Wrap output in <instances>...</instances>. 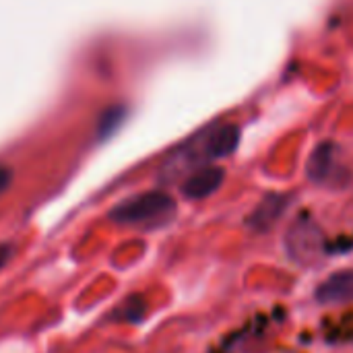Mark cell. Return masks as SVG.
Here are the masks:
<instances>
[{"label":"cell","mask_w":353,"mask_h":353,"mask_svg":"<svg viewBox=\"0 0 353 353\" xmlns=\"http://www.w3.org/2000/svg\"><path fill=\"white\" fill-rule=\"evenodd\" d=\"M178 213L176 201L163 190H149L118 203L110 211V219L118 225L141 230H159L174 221Z\"/></svg>","instance_id":"1"},{"label":"cell","mask_w":353,"mask_h":353,"mask_svg":"<svg viewBox=\"0 0 353 353\" xmlns=\"http://www.w3.org/2000/svg\"><path fill=\"white\" fill-rule=\"evenodd\" d=\"M285 248L298 265H314L325 254V236L321 228L308 219H298L285 236Z\"/></svg>","instance_id":"2"},{"label":"cell","mask_w":353,"mask_h":353,"mask_svg":"<svg viewBox=\"0 0 353 353\" xmlns=\"http://www.w3.org/2000/svg\"><path fill=\"white\" fill-rule=\"evenodd\" d=\"M290 207V196L288 194H279V192H271L267 194L259 205L256 209L248 215L246 223L250 230L259 232V234H265L269 232L285 213V209Z\"/></svg>","instance_id":"3"},{"label":"cell","mask_w":353,"mask_h":353,"mask_svg":"<svg viewBox=\"0 0 353 353\" xmlns=\"http://www.w3.org/2000/svg\"><path fill=\"white\" fill-rule=\"evenodd\" d=\"M223 170L221 168H215V165H209V168H201L196 172H192L184 184H182V194L190 201H201V199H207L211 196L213 192L219 190V186L223 184Z\"/></svg>","instance_id":"4"},{"label":"cell","mask_w":353,"mask_h":353,"mask_svg":"<svg viewBox=\"0 0 353 353\" xmlns=\"http://www.w3.org/2000/svg\"><path fill=\"white\" fill-rule=\"evenodd\" d=\"M316 302L325 306L335 304H350L353 302V271L345 269L339 273H333L329 279H325L316 290Z\"/></svg>","instance_id":"5"},{"label":"cell","mask_w":353,"mask_h":353,"mask_svg":"<svg viewBox=\"0 0 353 353\" xmlns=\"http://www.w3.org/2000/svg\"><path fill=\"white\" fill-rule=\"evenodd\" d=\"M240 143V128L236 124H223L209 132L205 141V153L209 157H228Z\"/></svg>","instance_id":"6"},{"label":"cell","mask_w":353,"mask_h":353,"mask_svg":"<svg viewBox=\"0 0 353 353\" xmlns=\"http://www.w3.org/2000/svg\"><path fill=\"white\" fill-rule=\"evenodd\" d=\"M333 163H335V145L321 143V145H316V149L312 151V155L308 159L306 174L316 184L327 182V178L333 174Z\"/></svg>","instance_id":"7"},{"label":"cell","mask_w":353,"mask_h":353,"mask_svg":"<svg viewBox=\"0 0 353 353\" xmlns=\"http://www.w3.org/2000/svg\"><path fill=\"white\" fill-rule=\"evenodd\" d=\"M145 312H147V304L143 296H130L116 308L112 319L118 323H141L145 319Z\"/></svg>","instance_id":"8"},{"label":"cell","mask_w":353,"mask_h":353,"mask_svg":"<svg viewBox=\"0 0 353 353\" xmlns=\"http://www.w3.org/2000/svg\"><path fill=\"white\" fill-rule=\"evenodd\" d=\"M12 182V174L8 168H0V192H4Z\"/></svg>","instance_id":"9"},{"label":"cell","mask_w":353,"mask_h":353,"mask_svg":"<svg viewBox=\"0 0 353 353\" xmlns=\"http://www.w3.org/2000/svg\"><path fill=\"white\" fill-rule=\"evenodd\" d=\"M12 256V246L10 244H0V269L10 261Z\"/></svg>","instance_id":"10"}]
</instances>
